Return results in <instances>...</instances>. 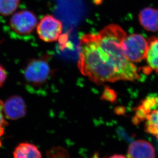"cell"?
<instances>
[{
  "instance_id": "obj_1",
  "label": "cell",
  "mask_w": 158,
  "mask_h": 158,
  "mask_svg": "<svg viewBox=\"0 0 158 158\" xmlns=\"http://www.w3.org/2000/svg\"><path fill=\"white\" fill-rule=\"evenodd\" d=\"M78 68L96 84L140 79L139 69L129 60L115 58L100 46L97 34L87 33L79 42Z\"/></svg>"
},
{
  "instance_id": "obj_2",
  "label": "cell",
  "mask_w": 158,
  "mask_h": 158,
  "mask_svg": "<svg viewBox=\"0 0 158 158\" xmlns=\"http://www.w3.org/2000/svg\"><path fill=\"white\" fill-rule=\"evenodd\" d=\"M122 48L128 60L132 63H139L145 59L148 42L140 34L127 35L122 42Z\"/></svg>"
},
{
  "instance_id": "obj_3",
  "label": "cell",
  "mask_w": 158,
  "mask_h": 158,
  "mask_svg": "<svg viewBox=\"0 0 158 158\" xmlns=\"http://www.w3.org/2000/svg\"><path fill=\"white\" fill-rule=\"evenodd\" d=\"M51 68L46 58L33 59L24 69V76L29 85L39 87L46 82L50 76Z\"/></svg>"
},
{
  "instance_id": "obj_4",
  "label": "cell",
  "mask_w": 158,
  "mask_h": 158,
  "mask_svg": "<svg viewBox=\"0 0 158 158\" xmlns=\"http://www.w3.org/2000/svg\"><path fill=\"white\" fill-rule=\"evenodd\" d=\"M37 18L34 12L29 10H22L11 15L9 26L17 35H30L37 26Z\"/></svg>"
},
{
  "instance_id": "obj_5",
  "label": "cell",
  "mask_w": 158,
  "mask_h": 158,
  "mask_svg": "<svg viewBox=\"0 0 158 158\" xmlns=\"http://www.w3.org/2000/svg\"><path fill=\"white\" fill-rule=\"evenodd\" d=\"M63 30L59 19L52 15L44 16L38 23L36 31L39 38L44 42H55L58 40Z\"/></svg>"
},
{
  "instance_id": "obj_6",
  "label": "cell",
  "mask_w": 158,
  "mask_h": 158,
  "mask_svg": "<svg viewBox=\"0 0 158 158\" xmlns=\"http://www.w3.org/2000/svg\"><path fill=\"white\" fill-rule=\"evenodd\" d=\"M3 111L5 116L8 119H19L25 116L26 114L25 103L19 96H13L4 102Z\"/></svg>"
},
{
  "instance_id": "obj_7",
  "label": "cell",
  "mask_w": 158,
  "mask_h": 158,
  "mask_svg": "<svg viewBox=\"0 0 158 158\" xmlns=\"http://www.w3.org/2000/svg\"><path fill=\"white\" fill-rule=\"evenodd\" d=\"M148 42V48L145 59L146 65L142 68V72L146 74L154 72L158 73V37H151Z\"/></svg>"
},
{
  "instance_id": "obj_8",
  "label": "cell",
  "mask_w": 158,
  "mask_h": 158,
  "mask_svg": "<svg viewBox=\"0 0 158 158\" xmlns=\"http://www.w3.org/2000/svg\"><path fill=\"white\" fill-rule=\"evenodd\" d=\"M155 155L152 145L145 140H137L131 143L127 152L128 158H154Z\"/></svg>"
},
{
  "instance_id": "obj_9",
  "label": "cell",
  "mask_w": 158,
  "mask_h": 158,
  "mask_svg": "<svg viewBox=\"0 0 158 158\" xmlns=\"http://www.w3.org/2000/svg\"><path fill=\"white\" fill-rule=\"evenodd\" d=\"M158 105V96H148L141 102L140 105L135 109V114L133 118V123L138 124L142 121H145L146 117Z\"/></svg>"
},
{
  "instance_id": "obj_10",
  "label": "cell",
  "mask_w": 158,
  "mask_h": 158,
  "mask_svg": "<svg viewBox=\"0 0 158 158\" xmlns=\"http://www.w3.org/2000/svg\"><path fill=\"white\" fill-rule=\"evenodd\" d=\"M139 21L143 28L148 31H158V9L146 7L139 13Z\"/></svg>"
},
{
  "instance_id": "obj_11",
  "label": "cell",
  "mask_w": 158,
  "mask_h": 158,
  "mask_svg": "<svg viewBox=\"0 0 158 158\" xmlns=\"http://www.w3.org/2000/svg\"><path fill=\"white\" fill-rule=\"evenodd\" d=\"M14 158H40L42 157L41 153L39 148L31 143L24 142L16 146L14 152Z\"/></svg>"
},
{
  "instance_id": "obj_12",
  "label": "cell",
  "mask_w": 158,
  "mask_h": 158,
  "mask_svg": "<svg viewBox=\"0 0 158 158\" xmlns=\"http://www.w3.org/2000/svg\"><path fill=\"white\" fill-rule=\"evenodd\" d=\"M145 121V131L158 138V109L152 110Z\"/></svg>"
},
{
  "instance_id": "obj_13",
  "label": "cell",
  "mask_w": 158,
  "mask_h": 158,
  "mask_svg": "<svg viewBox=\"0 0 158 158\" xmlns=\"http://www.w3.org/2000/svg\"><path fill=\"white\" fill-rule=\"evenodd\" d=\"M20 0H0V15L11 16L18 9Z\"/></svg>"
},
{
  "instance_id": "obj_14",
  "label": "cell",
  "mask_w": 158,
  "mask_h": 158,
  "mask_svg": "<svg viewBox=\"0 0 158 158\" xmlns=\"http://www.w3.org/2000/svg\"><path fill=\"white\" fill-rule=\"evenodd\" d=\"M116 98L117 95L116 92L110 87L108 86L105 87L101 96L102 99L111 102H114L116 101Z\"/></svg>"
},
{
  "instance_id": "obj_15",
  "label": "cell",
  "mask_w": 158,
  "mask_h": 158,
  "mask_svg": "<svg viewBox=\"0 0 158 158\" xmlns=\"http://www.w3.org/2000/svg\"><path fill=\"white\" fill-rule=\"evenodd\" d=\"M3 102L0 100V138L3 136L4 133L5 128L8 125V123L5 120V115L3 111ZM1 140L0 139V148L1 146Z\"/></svg>"
},
{
  "instance_id": "obj_16",
  "label": "cell",
  "mask_w": 158,
  "mask_h": 158,
  "mask_svg": "<svg viewBox=\"0 0 158 158\" xmlns=\"http://www.w3.org/2000/svg\"><path fill=\"white\" fill-rule=\"evenodd\" d=\"M48 155H50L51 157H67L68 156V154L67 151L63 148H52L50 151H49Z\"/></svg>"
},
{
  "instance_id": "obj_17",
  "label": "cell",
  "mask_w": 158,
  "mask_h": 158,
  "mask_svg": "<svg viewBox=\"0 0 158 158\" xmlns=\"http://www.w3.org/2000/svg\"><path fill=\"white\" fill-rule=\"evenodd\" d=\"M7 78V73L3 66L0 65V88L4 85Z\"/></svg>"
},
{
  "instance_id": "obj_18",
  "label": "cell",
  "mask_w": 158,
  "mask_h": 158,
  "mask_svg": "<svg viewBox=\"0 0 158 158\" xmlns=\"http://www.w3.org/2000/svg\"><path fill=\"white\" fill-rule=\"evenodd\" d=\"M111 157H112V158H118V157H119V158H122V157H125V156L123 155H114Z\"/></svg>"
},
{
  "instance_id": "obj_19",
  "label": "cell",
  "mask_w": 158,
  "mask_h": 158,
  "mask_svg": "<svg viewBox=\"0 0 158 158\" xmlns=\"http://www.w3.org/2000/svg\"><path fill=\"white\" fill-rule=\"evenodd\" d=\"M0 43H1V42H0Z\"/></svg>"
}]
</instances>
